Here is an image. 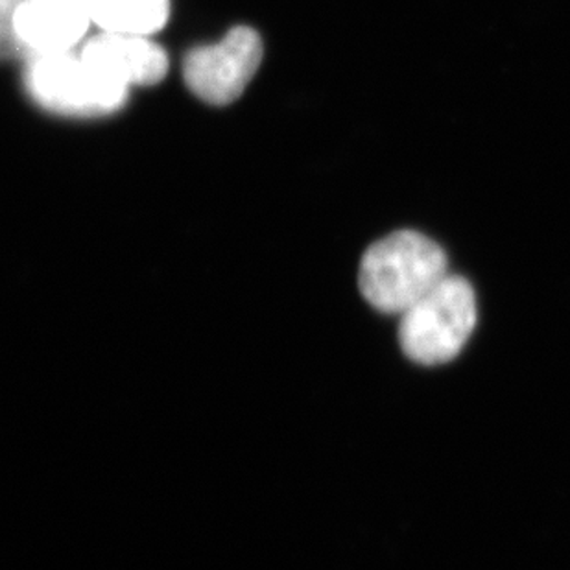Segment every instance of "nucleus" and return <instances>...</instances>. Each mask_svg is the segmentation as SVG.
I'll return each mask as SVG.
<instances>
[{
    "label": "nucleus",
    "mask_w": 570,
    "mask_h": 570,
    "mask_svg": "<svg viewBox=\"0 0 570 570\" xmlns=\"http://www.w3.org/2000/svg\"><path fill=\"white\" fill-rule=\"evenodd\" d=\"M476 316L473 286L460 275L449 274L401 314L399 344L417 364H446L468 344Z\"/></svg>",
    "instance_id": "obj_2"
},
{
    "label": "nucleus",
    "mask_w": 570,
    "mask_h": 570,
    "mask_svg": "<svg viewBox=\"0 0 570 570\" xmlns=\"http://www.w3.org/2000/svg\"><path fill=\"white\" fill-rule=\"evenodd\" d=\"M17 55H27V52L17 39L16 30L11 24V17H0V60Z\"/></svg>",
    "instance_id": "obj_8"
},
{
    "label": "nucleus",
    "mask_w": 570,
    "mask_h": 570,
    "mask_svg": "<svg viewBox=\"0 0 570 570\" xmlns=\"http://www.w3.org/2000/svg\"><path fill=\"white\" fill-rule=\"evenodd\" d=\"M91 22L86 0H24L11 16L17 39L30 56L70 52Z\"/></svg>",
    "instance_id": "obj_5"
},
{
    "label": "nucleus",
    "mask_w": 570,
    "mask_h": 570,
    "mask_svg": "<svg viewBox=\"0 0 570 570\" xmlns=\"http://www.w3.org/2000/svg\"><path fill=\"white\" fill-rule=\"evenodd\" d=\"M449 275L440 244L417 232H395L372 244L362 257L358 286L373 307L403 314Z\"/></svg>",
    "instance_id": "obj_1"
},
{
    "label": "nucleus",
    "mask_w": 570,
    "mask_h": 570,
    "mask_svg": "<svg viewBox=\"0 0 570 570\" xmlns=\"http://www.w3.org/2000/svg\"><path fill=\"white\" fill-rule=\"evenodd\" d=\"M81 60L120 86H154L168 72V56L146 36L102 32L81 49Z\"/></svg>",
    "instance_id": "obj_6"
},
{
    "label": "nucleus",
    "mask_w": 570,
    "mask_h": 570,
    "mask_svg": "<svg viewBox=\"0 0 570 570\" xmlns=\"http://www.w3.org/2000/svg\"><path fill=\"white\" fill-rule=\"evenodd\" d=\"M261 61V36L254 28H233L218 43L198 47L185 56V83L199 100L227 106L243 97Z\"/></svg>",
    "instance_id": "obj_4"
},
{
    "label": "nucleus",
    "mask_w": 570,
    "mask_h": 570,
    "mask_svg": "<svg viewBox=\"0 0 570 570\" xmlns=\"http://www.w3.org/2000/svg\"><path fill=\"white\" fill-rule=\"evenodd\" d=\"M91 21L102 32L146 36L159 32L168 21V0H86Z\"/></svg>",
    "instance_id": "obj_7"
},
{
    "label": "nucleus",
    "mask_w": 570,
    "mask_h": 570,
    "mask_svg": "<svg viewBox=\"0 0 570 570\" xmlns=\"http://www.w3.org/2000/svg\"><path fill=\"white\" fill-rule=\"evenodd\" d=\"M24 0H0V17H11Z\"/></svg>",
    "instance_id": "obj_9"
},
{
    "label": "nucleus",
    "mask_w": 570,
    "mask_h": 570,
    "mask_svg": "<svg viewBox=\"0 0 570 570\" xmlns=\"http://www.w3.org/2000/svg\"><path fill=\"white\" fill-rule=\"evenodd\" d=\"M24 86L33 102L67 117H100L115 114L128 100V87L108 80L81 56H32Z\"/></svg>",
    "instance_id": "obj_3"
}]
</instances>
